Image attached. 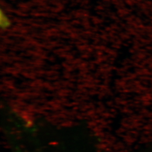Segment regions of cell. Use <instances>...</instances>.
Listing matches in <instances>:
<instances>
[{
    "mask_svg": "<svg viewBox=\"0 0 152 152\" xmlns=\"http://www.w3.org/2000/svg\"></svg>",
    "mask_w": 152,
    "mask_h": 152,
    "instance_id": "cell-2",
    "label": "cell"
},
{
    "mask_svg": "<svg viewBox=\"0 0 152 152\" xmlns=\"http://www.w3.org/2000/svg\"><path fill=\"white\" fill-rule=\"evenodd\" d=\"M1 26L2 27H7L9 26L10 22H9L8 18L5 16V15H4V14L2 12H1Z\"/></svg>",
    "mask_w": 152,
    "mask_h": 152,
    "instance_id": "cell-1",
    "label": "cell"
}]
</instances>
